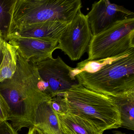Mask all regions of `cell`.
I'll return each mask as SVG.
<instances>
[{"mask_svg": "<svg viewBox=\"0 0 134 134\" xmlns=\"http://www.w3.org/2000/svg\"><path fill=\"white\" fill-rule=\"evenodd\" d=\"M44 88V82L34 64L24 58L18 51L14 74L0 83V92L9 108L8 120L17 131L33 126L37 107L51 98L43 92Z\"/></svg>", "mask_w": 134, "mask_h": 134, "instance_id": "cell-1", "label": "cell"}, {"mask_svg": "<svg viewBox=\"0 0 134 134\" xmlns=\"http://www.w3.org/2000/svg\"><path fill=\"white\" fill-rule=\"evenodd\" d=\"M59 95L64 113L85 120L103 132L121 127L118 107L109 96L87 89L79 83Z\"/></svg>", "mask_w": 134, "mask_h": 134, "instance_id": "cell-2", "label": "cell"}, {"mask_svg": "<svg viewBox=\"0 0 134 134\" xmlns=\"http://www.w3.org/2000/svg\"><path fill=\"white\" fill-rule=\"evenodd\" d=\"M81 8L80 0H12L5 40L27 25L55 20L70 22Z\"/></svg>", "mask_w": 134, "mask_h": 134, "instance_id": "cell-3", "label": "cell"}, {"mask_svg": "<svg viewBox=\"0 0 134 134\" xmlns=\"http://www.w3.org/2000/svg\"><path fill=\"white\" fill-rule=\"evenodd\" d=\"M87 89L107 96L134 90V50L96 72H82L75 76Z\"/></svg>", "mask_w": 134, "mask_h": 134, "instance_id": "cell-4", "label": "cell"}, {"mask_svg": "<svg viewBox=\"0 0 134 134\" xmlns=\"http://www.w3.org/2000/svg\"><path fill=\"white\" fill-rule=\"evenodd\" d=\"M134 50V17L117 22L93 36L88 47V60L114 58Z\"/></svg>", "mask_w": 134, "mask_h": 134, "instance_id": "cell-5", "label": "cell"}, {"mask_svg": "<svg viewBox=\"0 0 134 134\" xmlns=\"http://www.w3.org/2000/svg\"><path fill=\"white\" fill-rule=\"evenodd\" d=\"M92 36L87 17L80 10L61 34L58 49L72 61H77L88 51Z\"/></svg>", "mask_w": 134, "mask_h": 134, "instance_id": "cell-6", "label": "cell"}, {"mask_svg": "<svg viewBox=\"0 0 134 134\" xmlns=\"http://www.w3.org/2000/svg\"><path fill=\"white\" fill-rule=\"evenodd\" d=\"M47 88V94L51 98L67 91L78 83L68 66L58 56L47 59L34 64Z\"/></svg>", "mask_w": 134, "mask_h": 134, "instance_id": "cell-7", "label": "cell"}, {"mask_svg": "<svg viewBox=\"0 0 134 134\" xmlns=\"http://www.w3.org/2000/svg\"><path fill=\"white\" fill-rule=\"evenodd\" d=\"M86 15L93 36L117 22L134 17V14L123 6L111 3L108 0H101L92 4L91 10Z\"/></svg>", "mask_w": 134, "mask_h": 134, "instance_id": "cell-8", "label": "cell"}, {"mask_svg": "<svg viewBox=\"0 0 134 134\" xmlns=\"http://www.w3.org/2000/svg\"><path fill=\"white\" fill-rule=\"evenodd\" d=\"M6 41L16 47L22 56L33 64L52 58V53L58 49V40L12 36Z\"/></svg>", "mask_w": 134, "mask_h": 134, "instance_id": "cell-9", "label": "cell"}, {"mask_svg": "<svg viewBox=\"0 0 134 134\" xmlns=\"http://www.w3.org/2000/svg\"><path fill=\"white\" fill-rule=\"evenodd\" d=\"M70 23L55 20L27 25L20 27L7 37L16 36L58 40L62 33Z\"/></svg>", "mask_w": 134, "mask_h": 134, "instance_id": "cell-10", "label": "cell"}, {"mask_svg": "<svg viewBox=\"0 0 134 134\" xmlns=\"http://www.w3.org/2000/svg\"><path fill=\"white\" fill-rule=\"evenodd\" d=\"M51 98L41 103L35 113L34 126L47 134H61L56 113L54 110Z\"/></svg>", "mask_w": 134, "mask_h": 134, "instance_id": "cell-11", "label": "cell"}, {"mask_svg": "<svg viewBox=\"0 0 134 134\" xmlns=\"http://www.w3.org/2000/svg\"><path fill=\"white\" fill-rule=\"evenodd\" d=\"M61 134H103L89 122L67 113H56Z\"/></svg>", "mask_w": 134, "mask_h": 134, "instance_id": "cell-12", "label": "cell"}, {"mask_svg": "<svg viewBox=\"0 0 134 134\" xmlns=\"http://www.w3.org/2000/svg\"><path fill=\"white\" fill-rule=\"evenodd\" d=\"M118 107L121 127L134 130V90L121 94L108 96Z\"/></svg>", "mask_w": 134, "mask_h": 134, "instance_id": "cell-13", "label": "cell"}, {"mask_svg": "<svg viewBox=\"0 0 134 134\" xmlns=\"http://www.w3.org/2000/svg\"><path fill=\"white\" fill-rule=\"evenodd\" d=\"M17 59V48L5 40L4 55L0 65V83L13 76L16 70Z\"/></svg>", "mask_w": 134, "mask_h": 134, "instance_id": "cell-14", "label": "cell"}, {"mask_svg": "<svg viewBox=\"0 0 134 134\" xmlns=\"http://www.w3.org/2000/svg\"><path fill=\"white\" fill-rule=\"evenodd\" d=\"M125 54L114 58L99 60H88L86 59L79 63L76 68H73V74L75 77L77 74L82 72L91 73L98 72L105 66L110 64Z\"/></svg>", "mask_w": 134, "mask_h": 134, "instance_id": "cell-15", "label": "cell"}, {"mask_svg": "<svg viewBox=\"0 0 134 134\" xmlns=\"http://www.w3.org/2000/svg\"><path fill=\"white\" fill-rule=\"evenodd\" d=\"M12 1L0 0V32L5 40L10 21L9 10Z\"/></svg>", "mask_w": 134, "mask_h": 134, "instance_id": "cell-16", "label": "cell"}, {"mask_svg": "<svg viewBox=\"0 0 134 134\" xmlns=\"http://www.w3.org/2000/svg\"><path fill=\"white\" fill-rule=\"evenodd\" d=\"M9 108L3 96L0 92V121H8Z\"/></svg>", "mask_w": 134, "mask_h": 134, "instance_id": "cell-17", "label": "cell"}, {"mask_svg": "<svg viewBox=\"0 0 134 134\" xmlns=\"http://www.w3.org/2000/svg\"><path fill=\"white\" fill-rule=\"evenodd\" d=\"M0 134H19L7 121L0 123Z\"/></svg>", "mask_w": 134, "mask_h": 134, "instance_id": "cell-18", "label": "cell"}, {"mask_svg": "<svg viewBox=\"0 0 134 134\" xmlns=\"http://www.w3.org/2000/svg\"><path fill=\"white\" fill-rule=\"evenodd\" d=\"M5 40L0 32V65L2 63L4 55V42Z\"/></svg>", "mask_w": 134, "mask_h": 134, "instance_id": "cell-19", "label": "cell"}, {"mask_svg": "<svg viewBox=\"0 0 134 134\" xmlns=\"http://www.w3.org/2000/svg\"><path fill=\"white\" fill-rule=\"evenodd\" d=\"M26 134H43V132L35 126H32L29 128Z\"/></svg>", "mask_w": 134, "mask_h": 134, "instance_id": "cell-20", "label": "cell"}, {"mask_svg": "<svg viewBox=\"0 0 134 134\" xmlns=\"http://www.w3.org/2000/svg\"><path fill=\"white\" fill-rule=\"evenodd\" d=\"M113 134H128L123 133V132L120 131H113Z\"/></svg>", "mask_w": 134, "mask_h": 134, "instance_id": "cell-21", "label": "cell"}, {"mask_svg": "<svg viewBox=\"0 0 134 134\" xmlns=\"http://www.w3.org/2000/svg\"><path fill=\"white\" fill-rule=\"evenodd\" d=\"M43 134H47V133H44V132H43Z\"/></svg>", "mask_w": 134, "mask_h": 134, "instance_id": "cell-22", "label": "cell"}, {"mask_svg": "<svg viewBox=\"0 0 134 134\" xmlns=\"http://www.w3.org/2000/svg\"><path fill=\"white\" fill-rule=\"evenodd\" d=\"M0 123H1V121H0Z\"/></svg>", "mask_w": 134, "mask_h": 134, "instance_id": "cell-23", "label": "cell"}, {"mask_svg": "<svg viewBox=\"0 0 134 134\" xmlns=\"http://www.w3.org/2000/svg\"></svg>", "mask_w": 134, "mask_h": 134, "instance_id": "cell-24", "label": "cell"}]
</instances>
